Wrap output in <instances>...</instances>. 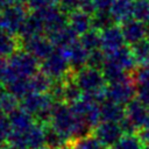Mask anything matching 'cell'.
<instances>
[{"label": "cell", "mask_w": 149, "mask_h": 149, "mask_svg": "<svg viewBox=\"0 0 149 149\" xmlns=\"http://www.w3.org/2000/svg\"><path fill=\"white\" fill-rule=\"evenodd\" d=\"M55 101L49 93L30 92L20 100V107L31 114L42 125H49L55 106Z\"/></svg>", "instance_id": "cell-1"}, {"label": "cell", "mask_w": 149, "mask_h": 149, "mask_svg": "<svg viewBox=\"0 0 149 149\" xmlns=\"http://www.w3.org/2000/svg\"><path fill=\"white\" fill-rule=\"evenodd\" d=\"M78 119L74 115L71 106L66 102H56L54 106L50 126L63 134L68 140L72 141Z\"/></svg>", "instance_id": "cell-2"}, {"label": "cell", "mask_w": 149, "mask_h": 149, "mask_svg": "<svg viewBox=\"0 0 149 149\" xmlns=\"http://www.w3.org/2000/svg\"><path fill=\"white\" fill-rule=\"evenodd\" d=\"M74 80L83 94H98L105 92L107 81L99 69L85 66L74 72Z\"/></svg>", "instance_id": "cell-3"}, {"label": "cell", "mask_w": 149, "mask_h": 149, "mask_svg": "<svg viewBox=\"0 0 149 149\" xmlns=\"http://www.w3.org/2000/svg\"><path fill=\"white\" fill-rule=\"evenodd\" d=\"M40 71L52 80L63 79L72 72L70 63L64 51L61 49H55L45 59L40 62Z\"/></svg>", "instance_id": "cell-4"}, {"label": "cell", "mask_w": 149, "mask_h": 149, "mask_svg": "<svg viewBox=\"0 0 149 149\" xmlns=\"http://www.w3.org/2000/svg\"><path fill=\"white\" fill-rule=\"evenodd\" d=\"M28 14L29 8L26 3H13L0 13V29L17 36Z\"/></svg>", "instance_id": "cell-5"}, {"label": "cell", "mask_w": 149, "mask_h": 149, "mask_svg": "<svg viewBox=\"0 0 149 149\" xmlns=\"http://www.w3.org/2000/svg\"><path fill=\"white\" fill-rule=\"evenodd\" d=\"M8 62L17 78H30L40 71V61L23 49L12 55Z\"/></svg>", "instance_id": "cell-6"}, {"label": "cell", "mask_w": 149, "mask_h": 149, "mask_svg": "<svg viewBox=\"0 0 149 149\" xmlns=\"http://www.w3.org/2000/svg\"><path fill=\"white\" fill-rule=\"evenodd\" d=\"M33 12H35L42 20L44 34L47 36L68 26V14L62 12L58 5H51Z\"/></svg>", "instance_id": "cell-7"}, {"label": "cell", "mask_w": 149, "mask_h": 149, "mask_svg": "<svg viewBox=\"0 0 149 149\" xmlns=\"http://www.w3.org/2000/svg\"><path fill=\"white\" fill-rule=\"evenodd\" d=\"M105 94H106L107 100H111V101H114V102L126 106L129 101H132L136 97L133 78L122 80V81L107 84V86L105 88Z\"/></svg>", "instance_id": "cell-8"}, {"label": "cell", "mask_w": 149, "mask_h": 149, "mask_svg": "<svg viewBox=\"0 0 149 149\" xmlns=\"http://www.w3.org/2000/svg\"><path fill=\"white\" fill-rule=\"evenodd\" d=\"M93 135L106 149H111L123 135V130L119 122L101 121L93 130Z\"/></svg>", "instance_id": "cell-9"}, {"label": "cell", "mask_w": 149, "mask_h": 149, "mask_svg": "<svg viewBox=\"0 0 149 149\" xmlns=\"http://www.w3.org/2000/svg\"><path fill=\"white\" fill-rule=\"evenodd\" d=\"M20 41H21V49L33 55L40 62L45 59L55 50L54 44L51 43V41L47 35H38L35 37L20 40Z\"/></svg>", "instance_id": "cell-10"}, {"label": "cell", "mask_w": 149, "mask_h": 149, "mask_svg": "<svg viewBox=\"0 0 149 149\" xmlns=\"http://www.w3.org/2000/svg\"><path fill=\"white\" fill-rule=\"evenodd\" d=\"M120 27H121L126 44L129 47L148 37L149 24H147L140 20H136L134 17L121 23Z\"/></svg>", "instance_id": "cell-11"}, {"label": "cell", "mask_w": 149, "mask_h": 149, "mask_svg": "<svg viewBox=\"0 0 149 149\" xmlns=\"http://www.w3.org/2000/svg\"><path fill=\"white\" fill-rule=\"evenodd\" d=\"M101 35V50L105 55L112 54L113 51L126 45V41L121 30L120 24H114L100 31Z\"/></svg>", "instance_id": "cell-12"}, {"label": "cell", "mask_w": 149, "mask_h": 149, "mask_svg": "<svg viewBox=\"0 0 149 149\" xmlns=\"http://www.w3.org/2000/svg\"><path fill=\"white\" fill-rule=\"evenodd\" d=\"M136 99L149 107V65H139L132 73Z\"/></svg>", "instance_id": "cell-13"}, {"label": "cell", "mask_w": 149, "mask_h": 149, "mask_svg": "<svg viewBox=\"0 0 149 149\" xmlns=\"http://www.w3.org/2000/svg\"><path fill=\"white\" fill-rule=\"evenodd\" d=\"M61 50L64 51L72 71L76 72L87 65V59H88L90 52L83 47V44L79 42V38L73 44H71L69 48L61 49Z\"/></svg>", "instance_id": "cell-14"}, {"label": "cell", "mask_w": 149, "mask_h": 149, "mask_svg": "<svg viewBox=\"0 0 149 149\" xmlns=\"http://www.w3.org/2000/svg\"><path fill=\"white\" fill-rule=\"evenodd\" d=\"M106 59H108L109 62L116 64L118 66H120L121 69H123L125 71L130 72V73H133V71L137 66V63L133 55L132 48L127 44L121 47L120 49L113 51L112 54L106 55Z\"/></svg>", "instance_id": "cell-15"}, {"label": "cell", "mask_w": 149, "mask_h": 149, "mask_svg": "<svg viewBox=\"0 0 149 149\" xmlns=\"http://www.w3.org/2000/svg\"><path fill=\"white\" fill-rule=\"evenodd\" d=\"M148 108L149 107H147L136 98L126 105V119L130 121L139 129V132L144 128L148 115Z\"/></svg>", "instance_id": "cell-16"}, {"label": "cell", "mask_w": 149, "mask_h": 149, "mask_svg": "<svg viewBox=\"0 0 149 149\" xmlns=\"http://www.w3.org/2000/svg\"><path fill=\"white\" fill-rule=\"evenodd\" d=\"M38 35H45L44 34V27L43 22L40 19V16L35 12H30L24 20L20 31H19V38L20 40H27L30 37H35Z\"/></svg>", "instance_id": "cell-17"}, {"label": "cell", "mask_w": 149, "mask_h": 149, "mask_svg": "<svg viewBox=\"0 0 149 149\" xmlns=\"http://www.w3.org/2000/svg\"><path fill=\"white\" fill-rule=\"evenodd\" d=\"M68 24L79 37L92 28V15L77 9L68 15Z\"/></svg>", "instance_id": "cell-18"}, {"label": "cell", "mask_w": 149, "mask_h": 149, "mask_svg": "<svg viewBox=\"0 0 149 149\" xmlns=\"http://www.w3.org/2000/svg\"><path fill=\"white\" fill-rule=\"evenodd\" d=\"M134 5L135 0H114L109 12L116 24H121L134 17Z\"/></svg>", "instance_id": "cell-19"}, {"label": "cell", "mask_w": 149, "mask_h": 149, "mask_svg": "<svg viewBox=\"0 0 149 149\" xmlns=\"http://www.w3.org/2000/svg\"><path fill=\"white\" fill-rule=\"evenodd\" d=\"M100 115L101 121H113L120 123L126 118V106L106 99L100 104Z\"/></svg>", "instance_id": "cell-20"}, {"label": "cell", "mask_w": 149, "mask_h": 149, "mask_svg": "<svg viewBox=\"0 0 149 149\" xmlns=\"http://www.w3.org/2000/svg\"><path fill=\"white\" fill-rule=\"evenodd\" d=\"M8 120L10 125V130L14 132H26L31 128L36 122L35 118L21 107L16 108L14 112L8 114Z\"/></svg>", "instance_id": "cell-21"}, {"label": "cell", "mask_w": 149, "mask_h": 149, "mask_svg": "<svg viewBox=\"0 0 149 149\" xmlns=\"http://www.w3.org/2000/svg\"><path fill=\"white\" fill-rule=\"evenodd\" d=\"M48 37L51 41V43L54 44L55 49H66L79 38L78 35L69 27V24L66 27L55 31L54 34L49 35Z\"/></svg>", "instance_id": "cell-22"}, {"label": "cell", "mask_w": 149, "mask_h": 149, "mask_svg": "<svg viewBox=\"0 0 149 149\" xmlns=\"http://www.w3.org/2000/svg\"><path fill=\"white\" fill-rule=\"evenodd\" d=\"M20 49H21V41L19 36L0 29V57L9 58Z\"/></svg>", "instance_id": "cell-23"}, {"label": "cell", "mask_w": 149, "mask_h": 149, "mask_svg": "<svg viewBox=\"0 0 149 149\" xmlns=\"http://www.w3.org/2000/svg\"><path fill=\"white\" fill-rule=\"evenodd\" d=\"M83 97V92L74 80V71L64 78V102L72 105Z\"/></svg>", "instance_id": "cell-24"}, {"label": "cell", "mask_w": 149, "mask_h": 149, "mask_svg": "<svg viewBox=\"0 0 149 149\" xmlns=\"http://www.w3.org/2000/svg\"><path fill=\"white\" fill-rule=\"evenodd\" d=\"M70 140H68L63 134L56 130L50 125H44V144L52 149H61L66 146Z\"/></svg>", "instance_id": "cell-25"}, {"label": "cell", "mask_w": 149, "mask_h": 149, "mask_svg": "<svg viewBox=\"0 0 149 149\" xmlns=\"http://www.w3.org/2000/svg\"><path fill=\"white\" fill-rule=\"evenodd\" d=\"M52 79L49 78L47 74H44L42 71H38L35 73L33 77L29 78V86H30V92H36V93H49L51 85H52Z\"/></svg>", "instance_id": "cell-26"}, {"label": "cell", "mask_w": 149, "mask_h": 149, "mask_svg": "<svg viewBox=\"0 0 149 149\" xmlns=\"http://www.w3.org/2000/svg\"><path fill=\"white\" fill-rule=\"evenodd\" d=\"M79 42L83 44V47L88 51H94L101 48V35L100 31L91 28L88 31H86L85 34H83L81 36H79Z\"/></svg>", "instance_id": "cell-27"}, {"label": "cell", "mask_w": 149, "mask_h": 149, "mask_svg": "<svg viewBox=\"0 0 149 149\" xmlns=\"http://www.w3.org/2000/svg\"><path fill=\"white\" fill-rule=\"evenodd\" d=\"M135 61L139 65H149V40L148 37L130 45Z\"/></svg>", "instance_id": "cell-28"}, {"label": "cell", "mask_w": 149, "mask_h": 149, "mask_svg": "<svg viewBox=\"0 0 149 149\" xmlns=\"http://www.w3.org/2000/svg\"><path fill=\"white\" fill-rule=\"evenodd\" d=\"M116 24L109 10H97L92 15V28L101 31L108 27Z\"/></svg>", "instance_id": "cell-29"}, {"label": "cell", "mask_w": 149, "mask_h": 149, "mask_svg": "<svg viewBox=\"0 0 149 149\" xmlns=\"http://www.w3.org/2000/svg\"><path fill=\"white\" fill-rule=\"evenodd\" d=\"M143 144L139 134H125L111 149H143Z\"/></svg>", "instance_id": "cell-30"}, {"label": "cell", "mask_w": 149, "mask_h": 149, "mask_svg": "<svg viewBox=\"0 0 149 149\" xmlns=\"http://www.w3.org/2000/svg\"><path fill=\"white\" fill-rule=\"evenodd\" d=\"M7 91L15 95L19 100L23 99L27 94L30 93V86H29V78H19L7 86Z\"/></svg>", "instance_id": "cell-31"}, {"label": "cell", "mask_w": 149, "mask_h": 149, "mask_svg": "<svg viewBox=\"0 0 149 149\" xmlns=\"http://www.w3.org/2000/svg\"><path fill=\"white\" fill-rule=\"evenodd\" d=\"M20 107V100L8 91L0 97V112L8 115Z\"/></svg>", "instance_id": "cell-32"}, {"label": "cell", "mask_w": 149, "mask_h": 149, "mask_svg": "<svg viewBox=\"0 0 149 149\" xmlns=\"http://www.w3.org/2000/svg\"><path fill=\"white\" fill-rule=\"evenodd\" d=\"M71 143H72V149H104L101 143L97 140V137L93 134L71 141Z\"/></svg>", "instance_id": "cell-33"}, {"label": "cell", "mask_w": 149, "mask_h": 149, "mask_svg": "<svg viewBox=\"0 0 149 149\" xmlns=\"http://www.w3.org/2000/svg\"><path fill=\"white\" fill-rule=\"evenodd\" d=\"M134 19L149 24V0H135Z\"/></svg>", "instance_id": "cell-34"}, {"label": "cell", "mask_w": 149, "mask_h": 149, "mask_svg": "<svg viewBox=\"0 0 149 149\" xmlns=\"http://www.w3.org/2000/svg\"><path fill=\"white\" fill-rule=\"evenodd\" d=\"M19 79L14 71L10 68V64L8 62V58H1L0 57V81H2L6 86L10 84L12 81Z\"/></svg>", "instance_id": "cell-35"}, {"label": "cell", "mask_w": 149, "mask_h": 149, "mask_svg": "<svg viewBox=\"0 0 149 149\" xmlns=\"http://www.w3.org/2000/svg\"><path fill=\"white\" fill-rule=\"evenodd\" d=\"M105 61H106L105 52L101 49H98V50L91 51L88 54V59H87V65L86 66L101 70L102 66H104V64H105Z\"/></svg>", "instance_id": "cell-36"}, {"label": "cell", "mask_w": 149, "mask_h": 149, "mask_svg": "<svg viewBox=\"0 0 149 149\" xmlns=\"http://www.w3.org/2000/svg\"><path fill=\"white\" fill-rule=\"evenodd\" d=\"M9 133H10V125H9L8 115L0 112V146L7 143Z\"/></svg>", "instance_id": "cell-37"}, {"label": "cell", "mask_w": 149, "mask_h": 149, "mask_svg": "<svg viewBox=\"0 0 149 149\" xmlns=\"http://www.w3.org/2000/svg\"><path fill=\"white\" fill-rule=\"evenodd\" d=\"M58 7L61 8L62 12H64L65 14H70L77 9H79L80 7V1L79 0H59L58 2Z\"/></svg>", "instance_id": "cell-38"}, {"label": "cell", "mask_w": 149, "mask_h": 149, "mask_svg": "<svg viewBox=\"0 0 149 149\" xmlns=\"http://www.w3.org/2000/svg\"><path fill=\"white\" fill-rule=\"evenodd\" d=\"M51 5H54L51 0H28L27 2V6L30 10H37V9H41V8L51 6Z\"/></svg>", "instance_id": "cell-39"}, {"label": "cell", "mask_w": 149, "mask_h": 149, "mask_svg": "<svg viewBox=\"0 0 149 149\" xmlns=\"http://www.w3.org/2000/svg\"><path fill=\"white\" fill-rule=\"evenodd\" d=\"M97 10H109L114 0H93Z\"/></svg>", "instance_id": "cell-40"}, {"label": "cell", "mask_w": 149, "mask_h": 149, "mask_svg": "<svg viewBox=\"0 0 149 149\" xmlns=\"http://www.w3.org/2000/svg\"><path fill=\"white\" fill-rule=\"evenodd\" d=\"M139 135L141 137V140L143 141L144 144L149 146V128H143L139 132Z\"/></svg>", "instance_id": "cell-41"}, {"label": "cell", "mask_w": 149, "mask_h": 149, "mask_svg": "<svg viewBox=\"0 0 149 149\" xmlns=\"http://www.w3.org/2000/svg\"><path fill=\"white\" fill-rule=\"evenodd\" d=\"M13 3H15L14 0H0V13L5 9H7L8 7H10Z\"/></svg>", "instance_id": "cell-42"}, {"label": "cell", "mask_w": 149, "mask_h": 149, "mask_svg": "<svg viewBox=\"0 0 149 149\" xmlns=\"http://www.w3.org/2000/svg\"><path fill=\"white\" fill-rule=\"evenodd\" d=\"M7 92V87H6V85L2 83V81H0V97L3 94V93H6Z\"/></svg>", "instance_id": "cell-43"}, {"label": "cell", "mask_w": 149, "mask_h": 149, "mask_svg": "<svg viewBox=\"0 0 149 149\" xmlns=\"http://www.w3.org/2000/svg\"><path fill=\"white\" fill-rule=\"evenodd\" d=\"M144 128H149V108H148V115H147V120H146Z\"/></svg>", "instance_id": "cell-44"}, {"label": "cell", "mask_w": 149, "mask_h": 149, "mask_svg": "<svg viewBox=\"0 0 149 149\" xmlns=\"http://www.w3.org/2000/svg\"><path fill=\"white\" fill-rule=\"evenodd\" d=\"M61 149H72V143L71 142H69L66 146H64V147H62Z\"/></svg>", "instance_id": "cell-45"}, {"label": "cell", "mask_w": 149, "mask_h": 149, "mask_svg": "<svg viewBox=\"0 0 149 149\" xmlns=\"http://www.w3.org/2000/svg\"><path fill=\"white\" fill-rule=\"evenodd\" d=\"M15 2H19V3H26L27 5V2H28V0H14Z\"/></svg>", "instance_id": "cell-46"}, {"label": "cell", "mask_w": 149, "mask_h": 149, "mask_svg": "<svg viewBox=\"0 0 149 149\" xmlns=\"http://www.w3.org/2000/svg\"><path fill=\"white\" fill-rule=\"evenodd\" d=\"M36 149H52V148H50V147H48V146H42V147H38V148H36Z\"/></svg>", "instance_id": "cell-47"}, {"label": "cell", "mask_w": 149, "mask_h": 149, "mask_svg": "<svg viewBox=\"0 0 149 149\" xmlns=\"http://www.w3.org/2000/svg\"><path fill=\"white\" fill-rule=\"evenodd\" d=\"M51 1L54 5H58V2H59V0H51Z\"/></svg>", "instance_id": "cell-48"}, {"label": "cell", "mask_w": 149, "mask_h": 149, "mask_svg": "<svg viewBox=\"0 0 149 149\" xmlns=\"http://www.w3.org/2000/svg\"><path fill=\"white\" fill-rule=\"evenodd\" d=\"M143 149H149V146H147V144H146V146H144V148H143Z\"/></svg>", "instance_id": "cell-49"}, {"label": "cell", "mask_w": 149, "mask_h": 149, "mask_svg": "<svg viewBox=\"0 0 149 149\" xmlns=\"http://www.w3.org/2000/svg\"><path fill=\"white\" fill-rule=\"evenodd\" d=\"M104 149H106V148H104Z\"/></svg>", "instance_id": "cell-50"}]
</instances>
